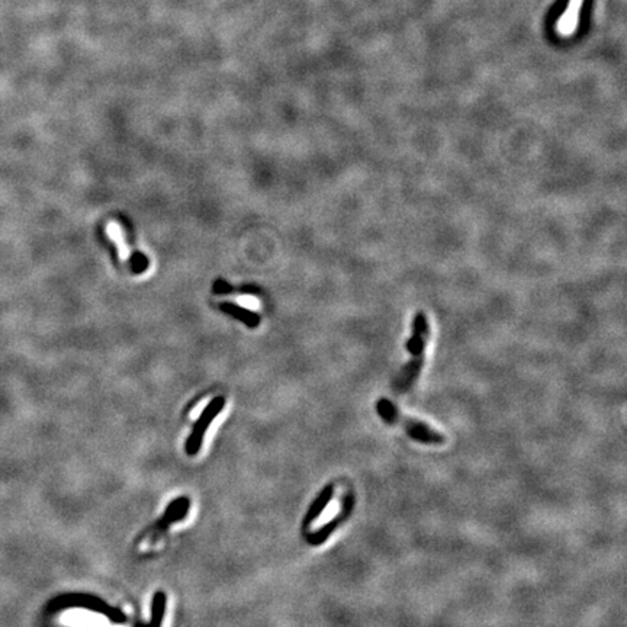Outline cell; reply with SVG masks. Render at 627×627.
<instances>
[{"mask_svg":"<svg viewBox=\"0 0 627 627\" xmlns=\"http://www.w3.org/2000/svg\"><path fill=\"white\" fill-rule=\"evenodd\" d=\"M235 302L239 303L241 308L244 310H248V311H257L260 310V299L257 297H253V295H240V297H237L235 298Z\"/></svg>","mask_w":627,"mask_h":627,"instance_id":"ba28073f","label":"cell"},{"mask_svg":"<svg viewBox=\"0 0 627 627\" xmlns=\"http://www.w3.org/2000/svg\"><path fill=\"white\" fill-rule=\"evenodd\" d=\"M108 235L110 237V240H112L117 244L121 260H128L130 248H128V244L125 243V237H123V231H122L121 226L117 224V222H109V224H108Z\"/></svg>","mask_w":627,"mask_h":627,"instance_id":"52a82bcc","label":"cell"},{"mask_svg":"<svg viewBox=\"0 0 627 627\" xmlns=\"http://www.w3.org/2000/svg\"><path fill=\"white\" fill-rule=\"evenodd\" d=\"M332 495H334V484H328V485H326L323 488V491L318 494V497L312 501V504L308 508V511H306V515H305V519H303V527L305 528L308 527V526H311L319 517V515L323 514L326 507L330 504Z\"/></svg>","mask_w":627,"mask_h":627,"instance_id":"8992f818","label":"cell"},{"mask_svg":"<svg viewBox=\"0 0 627 627\" xmlns=\"http://www.w3.org/2000/svg\"><path fill=\"white\" fill-rule=\"evenodd\" d=\"M376 412H378V415L386 424L401 426L404 431L408 435V437L418 443L443 444L446 441V437L441 433H439V431H436L433 427H430L424 421L414 420L411 417L402 415L391 399L381 398L376 402Z\"/></svg>","mask_w":627,"mask_h":627,"instance_id":"7a4b0ae2","label":"cell"},{"mask_svg":"<svg viewBox=\"0 0 627 627\" xmlns=\"http://www.w3.org/2000/svg\"><path fill=\"white\" fill-rule=\"evenodd\" d=\"M222 407H224V401H222L221 398H217L214 399L211 404H209V406L205 408V411L202 412L201 418L198 420V423L195 424L193 430H192V435L188 439V444H186V450L189 455H195L197 453L199 449H201V446H202V439L205 436V431L206 428L209 427V424H211L214 421V418L215 415L222 410Z\"/></svg>","mask_w":627,"mask_h":627,"instance_id":"3957f363","label":"cell"},{"mask_svg":"<svg viewBox=\"0 0 627 627\" xmlns=\"http://www.w3.org/2000/svg\"><path fill=\"white\" fill-rule=\"evenodd\" d=\"M224 310H226V311H228L230 314H232L234 317H237V318L243 319V321H246V323H248V324H252V326L257 323V318H256V317H250V315H247L246 312H243V311H240V310H237V308H235V306H231V305H226V306H224Z\"/></svg>","mask_w":627,"mask_h":627,"instance_id":"9c48e42d","label":"cell"},{"mask_svg":"<svg viewBox=\"0 0 627 627\" xmlns=\"http://www.w3.org/2000/svg\"><path fill=\"white\" fill-rule=\"evenodd\" d=\"M582 5L584 0H569L561 18L556 21V32L562 38H570L577 32Z\"/></svg>","mask_w":627,"mask_h":627,"instance_id":"5b68a950","label":"cell"},{"mask_svg":"<svg viewBox=\"0 0 627 627\" xmlns=\"http://www.w3.org/2000/svg\"><path fill=\"white\" fill-rule=\"evenodd\" d=\"M353 507H355V495L352 491H348L343 498V508H341L340 514L336 515V517H334L330 523H327L324 527L319 528V530H317L315 533H311L308 536L310 545L318 546V545H321V543H324L337 527H340L348 517H350Z\"/></svg>","mask_w":627,"mask_h":627,"instance_id":"277c9868","label":"cell"},{"mask_svg":"<svg viewBox=\"0 0 627 627\" xmlns=\"http://www.w3.org/2000/svg\"><path fill=\"white\" fill-rule=\"evenodd\" d=\"M430 339V326L427 315L423 311H417L411 323V336L406 343L410 360L404 365L392 382L394 391L406 394L414 386L418 376L424 366V352Z\"/></svg>","mask_w":627,"mask_h":627,"instance_id":"6da1fadb","label":"cell"}]
</instances>
